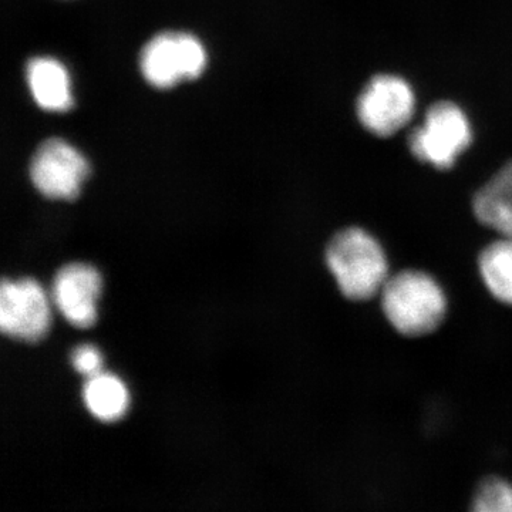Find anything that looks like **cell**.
I'll return each instance as SVG.
<instances>
[{
  "mask_svg": "<svg viewBox=\"0 0 512 512\" xmlns=\"http://www.w3.org/2000/svg\"><path fill=\"white\" fill-rule=\"evenodd\" d=\"M478 268L491 295L512 306V239L501 238L484 248L478 258Z\"/></svg>",
  "mask_w": 512,
  "mask_h": 512,
  "instance_id": "obj_12",
  "label": "cell"
},
{
  "mask_svg": "<svg viewBox=\"0 0 512 512\" xmlns=\"http://www.w3.org/2000/svg\"><path fill=\"white\" fill-rule=\"evenodd\" d=\"M101 286L100 272L94 266L82 262L67 264L55 276L52 301L74 328H92L97 320Z\"/></svg>",
  "mask_w": 512,
  "mask_h": 512,
  "instance_id": "obj_8",
  "label": "cell"
},
{
  "mask_svg": "<svg viewBox=\"0 0 512 512\" xmlns=\"http://www.w3.org/2000/svg\"><path fill=\"white\" fill-rule=\"evenodd\" d=\"M207 53L197 37L187 33H161L141 52L144 79L157 89H170L204 72Z\"/></svg>",
  "mask_w": 512,
  "mask_h": 512,
  "instance_id": "obj_4",
  "label": "cell"
},
{
  "mask_svg": "<svg viewBox=\"0 0 512 512\" xmlns=\"http://www.w3.org/2000/svg\"><path fill=\"white\" fill-rule=\"evenodd\" d=\"M326 264L340 292L350 301H369L380 295L389 279L383 248L362 228L343 229L330 239Z\"/></svg>",
  "mask_w": 512,
  "mask_h": 512,
  "instance_id": "obj_1",
  "label": "cell"
},
{
  "mask_svg": "<svg viewBox=\"0 0 512 512\" xmlns=\"http://www.w3.org/2000/svg\"><path fill=\"white\" fill-rule=\"evenodd\" d=\"M89 174L90 165L83 154L60 138L45 141L30 164V178L36 190L52 200L79 197Z\"/></svg>",
  "mask_w": 512,
  "mask_h": 512,
  "instance_id": "obj_7",
  "label": "cell"
},
{
  "mask_svg": "<svg viewBox=\"0 0 512 512\" xmlns=\"http://www.w3.org/2000/svg\"><path fill=\"white\" fill-rule=\"evenodd\" d=\"M380 298L390 325L407 338L433 333L446 318V295L426 272L407 269L389 276Z\"/></svg>",
  "mask_w": 512,
  "mask_h": 512,
  "instance_id": "obj_2",
  "label": "cell"
},
{
  "mask_svg": "<svg viewBox=\"0 0 512 512\" xmlns=\"http://www.w3.org/2000/svg\"><path fill=\"white\" fill-rule=\"evenodd\" d=\"M52 306L35 279L3 281L0 286V329L6 336L40 342L50 329Z\"/></svg>",
  "mask_w": 512,
  "mask_h": 512,
  "instance_id": "obj_6",
  "label": "cell"
},
{
  "mask_svg": "<svg viewBox=\"0 0 512 512\" xmlns=\"http://www.w3.org/2000/svg\"><path fill=\"white\" fill-rule=\"evenodd\" d=\"M471 512H512V484L503 478H487L478 487Z\"/></svg>",
  "mask_w": 512,
  "mask_h": 512,
  "instance_id": "obj_13",
  "label": "cell"
},
{
  "mask_svg": "<svg viewBox=\"0 0 512 512\" xmlns=\"http://www.w3.org/2000/svg\"><path fill=\"white\" fill-rule=\"evenodd\" d=\"M473 140L468 117L457 104L439 101L427 110L423 124L409 137L410 151L421 163L448 170Z\"/></svg>",
  "mask_w": 512,
  "mask_h": 512,
  "instance_id": "obj_3",
  "label": "cell"
},
{
  "mask_svg": "<svg viewBox=\"0 0 512 512\" xmlns=\"http://www.w3.org/2000/svg\"><path fill=\"white\" fill-rule=\"evenodd\" d=\"M30 92L47 111H67L73 107L70 77L62 63L49 57L30 60L26 67Z\"/></svg>",
  "mask_w": 512,
  "mask_h": 512,
  "instance_id": "obj_10",
  "label": "cell"
},
{
  "mask_svg": "<svg viewBox=\"0 0 512 512\" xmlns=\"http://www.w3.org/2000/svg\"><path fill=\"white\" fill-rule=\"evenodd\" d=\"M73 369L79 375L84 377H92L97 373L103 372V355L96 346L93 345H80L73 350L72 356Z\"/></svg>",
  "mask_w": 512,
  "mask_h": 512,
  "instance_id": "obj_14",
  "label": "cell"
},
{
  "mask_svg": "<svg viewBox=\"0 0 512 512\" xmlns=\"http://www.w3.org/2000/svg\"><path fill=\"white\" fill-rule=\"evenodd\" d=\"M473 211L484 227L512 239V161L477 192Z\"/></svg>",
  "mask_w": 512,
  "mask_h": 512,
  "instance_id": "obj_9",
  "label": "cell"
},
{
  "mask_svg": "<svg viewBox=\"0 0 512 512\" xmlns=\"http://www.w3.org/2000/svg\"><path fill=\"white\" fill-rule=\"evenodd\" d=\"M416 97L402 77L380 74L373 77L359 99L356 111L360 123L370 133L390 137L412 120Z\"/></svg>",
  "mask_w": 512,
  "mask_h": 512,
  "instance_id": "obj_5",
  "label": "cell"
},
{
  "mask_svg": "<svg viewBox=\"0 0 512 512\" xmlns=\"http://www.w3.org/2000/svg\"><path fill=\"white\" fill-rule=\"evenodd\" d=\"M83 402L97 420L114 423L126 416L130 394L120 377L100 372L84 383Z\"/></svg>",
  "mask_w": 512,
  "mask_h": 512,
  "instance_id": "obj_11",
  "label": "cell"
}]
</instances>
